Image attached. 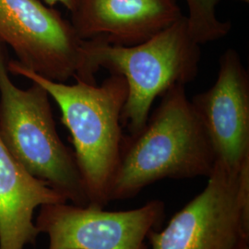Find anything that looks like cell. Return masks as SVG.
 Here are the masks:
<instances>
[{
	"label": "cell",
	"mask_w": 249,
	"mask_h": 249,
	"mask_svg": "<svg viewBox=\"0 0 249 249\" xmlns=\"http://www.w3.org/2000/svg\"><path fill=\"white\" fill-rule=\"evenodd\" d=\"M142 128L124 136L111 201L138 196L162 179L209 178L216 155L186 92L177 84L161 96Z\"/></svg>",
	"instance_id": "1"
},
{
	"label": "cell",
	"mask_w": 249,
	"mask_h": 249,
	"mask_svg": "<svg viewBox=\"0 0 249 249\" xmlns=\"http://www.w3.org/2000/svg\"><path fill=\"white\" fill-rule=\"evenodd\" d=\"M83 42L71 21L40 0H0V44L9 45L18 62L45 79H75Z\"/></svg>",
	"instance_id": "7"
},
{
	"label": "cell",
	"mask_w": 249,
	"mask_h": 249,
	"mask_svg": "<svg viewBox=\"0 0 249 249\" xmlns=\"http://www.w3.org/2000/svg\"><path fill=\"white\" fill-rule=\"evenodd\" d=\"M219 67L213 85L190 101L212 142L216 160L239 171L249 160V72L232 48L221 55Z\"/></svg>",
	"instance_id": "8"
},
{
	"label": "cell",
	"mask_w": 249,
	"mask_h": 249,
	"mask_svg": "<svg viewBox=\"0 0 249 249\" xmlns=\"http://www.w3.org/2000/svg\"><path fill=\"white\" fill-rule=\"evenodd\" d=\"M9 73L41 85L59 107L69 129L74 157L89 205L106 208L120 160L124 135L121 115L127 98L124 77L111 74L101 85L76 80L66 84L48 80L17 60L7 63Z\"/></svg>",
	"instance_id": "2"
},
{
	"label": "cell",
	"mask_w": 249,
	"mask_h": 249,
	"mask_svg": "<svg viewBox=\"0 0 249 249\" xmlns=\"http://www.w3.org/2000/svg\"><path fill=\"white\" fill-rule=\"evenodd\" d=\"M71 13L81 40L124 46L149 40L183 16L177 0H79Z\"/></svg>",
	"instance_id": "9"
},
{
	"label": "cell",
	"mask_w": 249,
	"mask_h": 249,
	"mask_svg": "<svg viewBox=\"0 0 249 249\" xmlns=\"http://www.w3.org/2000/svg\"><path fill=\"white\" fill-rule=\"evenodd\" d=\"M236 1H240V2H243V3H247V4H249V0H236Z\"/></svg>",
	"instance_id": "14"
},
{
	"label": "cell",
	"mask_w": 249,
	"mask_h": 249,
	"mask_svg": "<svg viewBox=\"0 0 249 249\" xmlns=\"http://www.w3.org/2000/svg\"><path fill=\"white\" fill-rule=\"evenodd\" d=\"M190 36L184 15L149 40L124 46L94 38L84 40L82 60L75 80L95 83V74L106 69L124 77L127 84L121 123L130 134L146 124L154 100L177 84L196 79L201 50Z\"/></svg>",
	"instance_id": "3"
},
{
	"label": "cell",
	"mask_w": 249,
	"mask_h": 249,
	"mask_svg": "<svg viewBox=\"0 0 249 249\" xmlns=\"http://www.w3.org/2000/svg\"><path fill=\"white\" fill-rule=\"evenodd\" d=\"M64 202L61 194L23 169L0 140V249L35 245L40 234L36 209Z\"/></svg>",
	"instance_id": "10"
},
{
	"label": "cell",
	"mask_w": 249,
	"mask_h": 249,
	"mask_svg": "<svg viewBox=\"0 0 249 249\" xmlns=\"http://www.w3.org/2000/svg\"><path fill=\"white\" fill-rule=\"evenodd\" d=\"M240 249H249V244H246V245H244Z\"/></svg>",
	"instance_id": "13"
},
{
	"label": "cell",
	"mask_w": 249,
	"mask_h": 249,
	"mask_svg": "<svg viewBox=\"0 0 249 249\" xmlns=\"http://www.w3.org/2000/svg\"><path fill=\"white\" fill-rule=\"evenodd\" d=\"M79 0H45V3L49 7H53L56 4H61L67 9H69L71 12H72L74 9L77 6Z\"/></svg>",
	"instance_id": "12"
},
{
	"label": "cell",
	"mask_w": 249,
	"mask_h": 249,
	"mask_svg": "<svg viewBox=\"0 0 249 249\" xmlns=\"http://www.w3.org/2000/svg\"><path fill=\"white\" fill-rule=\"evenodd\" d=\"M164 219L160 199L117 212L64 202L41 206L36 225L48 236L47 249H149V233L159 230Z\"/></svg>",
	"instance_id": "6"
},
{
	"label": "cell",
	"mask_w": 249,
	"mask_h": 249,
	"mask_svg": "<svg viewBox=\"0 0 249 249\" xmlns=\"http://www.w3.org/2000/svg\"><path fill=\"white\" fill-rule=\"evenodd\" d=\"M188 9L187 26L190 36L198 45L214 42L231 31L230 21L217 18L216 8L220 0H185Z\"/></svg>",
	"instance_id": "11"
},
{
	"label": "cell",
	"mask_w": 249,
	"mask_h": 249,
	"mask_svg": "<svg viewBox=\"0 0 249 249\" xmlns=\"http://www.w3.org/2000/svg\"><path fill=\"white\" fill-rule=\"evenodd\" d=\"M0 140L32 177L68 202L89 204L73 151L57 133L50 95L32 82L20 89L9 77L0 44Z\"/></svg>",
	"instance_id": "4"
},
{
	"label": "cell",
	"mask_w": 249,
	"mask_h": 249,
	"mask_svg": "<svg viewBox=\"0 0 249 249\" xmlns=\"http://www.w3.org/2000/svg\"><path fill=\"white\" fill-rule=\"evenodd\" d=\"M147 241L151 249H240L249 244V160L239 171L216 160L204 189Z\"/></svg>",
	"instance_id": "5"
}]
</instances>
